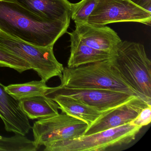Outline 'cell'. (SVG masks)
<instances>
[{
	"label": "cell",
	"mask_w": 151,
	"mask_h": 151,
	"mask_svg": "<svg viewBox=\"0 0 151 151\" xmlns=\"http://www.w3.org/2000/svg\"><path fill=\"white\" fill-rule=\"evenodd\" d=\"M70 23L43 19L11 0H0V31L33 45L53 47Z\"/></svg>",
	"instance_id": "6da1fadb"
},
{
	"label": "cell",
	"mask_w": 151,
	"mask_h": 151,
	"mask_svg": "<svg viewBox=\"0 0 151 151\" xmlns=\"http://www.w3.org/2000/svg\"><path fill=\"white\" fill-rule=\"evenodd\" d=\"M60 79L61 85L66 87L109 90L140 98L121 76L111 59L64 68Z\"/></svg>",
	"instance_id": "7a4b0ae2"
},
{
	"label": "cell",
	"mask_w": 151,
	"mask_h": 151,
	"mask_svg": "<svg viewBox=\"0 0 151 151\" xmlns=\"http://www.w3.org/2000/svg\"><path fill=\"white\" fill-rule=\"evenodd\" d=\"M111 62L141 99L151 105V62L139 43L121 41L111 54Z\"/></svg>",
	"instance_id": "3957f363"
},
{
	"label": "cell",
	"mask_w": 151,
	"mask_h": 151,
	"mask_svg": "<svg viewBox=\"0 0 151 151\" xmlns=\"http://www.w3.org/2000/svg\"><path fill=\"white\" fill-rule=\"evenodd\" d=\"M142 127L130 123L69 140L56 141L45 146L46 151H103L125 145L136 138Z\"/></svg>",
	"instance_id": "277c9868"
},
{
	"label": "cell",
	"mask_w": 151,
	"mask_h": 151,
	"mask_svg": "<svg viewBox=\"0 0 151 151\" xmlns=\"http://www.w3.org/2000/svg\"><path fill=\"white\" fill-rule=\"evenodd\" d=\"M0 46L8 50L30 65L41 80L47 82L52 78H60L64 68L55 56L53 47L33 45L13 37L0 31Z\"/></svg>",
	"instance_id": "5b68a950"
},
{
	"label": "cell",
	"mask_w": 151,
	"mask_h": 151,
	"mask_svg": "<svg viewBox=\"0 0 151 151\" xmlns=\"http://www.w3.org/2000/svg\"><path fill=\"white\" fill-rule=\"evenodd\" d=\"M86 122L65 113L39 119L32 127L34 142L39 147L51 142L69 140L83 136Z\"/></svg>",
	"instance_id": "8992f818"
},
{
	"label": "cell",
	"mask_w": 151,
	"mask_h": 151,
	"mask_svg": "<svg viewBox=\"0 0 151 151\" xmlns=\"http://www.w3.org/2000/svg\"><path fill=\"white\" fill-rule=\"evenodd\" d=\"M140 23L151 25V13L130 0H99L87 23L95 26H104L117 22Z\"/></svg>",
	"instance_id": "52a82bcc"
},
{
	"label": "cell",
	"mask_w": 151,
	"mask_h": 151,
	"mask_svg": "<svg viewBox=\"0 0 151 151\" xmlns=\"http://www.w3.org/2000/svg\"><path fill=\"white\" fill-rule=\"evenodd\" d=\"M65 95L77 99L101 112L113 108L133 97L124 93L99 89L75 88L63 86L49 87L46 97Z\"/></svg>",
	"instance_id": "ba28073f"
},
{
	"label": "cell",
	"mask_w": 151,
	"mask_h": 151,
	"mask_svg": "<svg viewBox=\"0 0 151 151\" xmlns=\"http://www.w3.org/2000/svg\"><path fill=\"white\" fill-rule=\"evenodd\" d=\"M148 106L141 98L133 97L124 103L102 112L99 117L89 125L84 135H89L108 129L129 123Z\"/></svg>",
	"instance_id": "9c48e42d"
},
{
	"label": "cell",
	"mask_w": 151,
	"mask_h": 151,
	"mask_svg": "<svg viewBox=\"0 0 151 151\" xmlns=\"http://www.w3.org/2000/svg\"><path fill=\"white\" fill-rule=\"evenodd\" d=\"M70 33L86 45L110 54L122 41L114 30L105 25L76 24V29Z\"/></svg>",
	"instance_id": "30bf717a"
},
{
	"label": "cell",
	"mask_w": 151,
	"mask_h": 151,
	"mask_svg": "<svg viewBox=\"0 0 151 151\" xmlns=\"http://www.w3.org/2000/svg\"><path fill=\"white\" fill-rule=\"evenodd\" d=\"M0 83V118L9 132L25 136L32 128L29 118L16 99Z\"/></svg>",
	"instance_id": "8fae6325"
},
{
	"label": "cell",
	"mask_w": 151,
	"mask_h": 151,
	"mask_svg": "<svg viewBox=\"0 0 151 151\" xmlns=\"http://www.w3.org/2000/svg\"><path fill=\"white\" fill-rule=\"evenodd\" d=\"M44 19L68 21L71 18V4L68 0H11Z\"/></svg>",
	"instance_id": "7c38bea8"
},
{
	"label": "cell",
	"mask_w": 151,
	"mask_h": 151,
	"mask_svg": "<svg viewBox=\"0 0 151 151\" xmlns=\"http://www.w3.org/2000/svg\"><path fill=\"white\" fill-rule=\"evenodd\" d=\"M68 34L70 36L71 44L70 56L68 62V68H76L111 59V54L88 46L71 33Z\"/></svg>",
	"instance_id": "4fadbf2b"
},
{
	"label": "cell",
	"mask_w": 151,
	"mask_h": 151,
	"mask_svg": "<svg viewBox=\"0 0 151 151\" xmlns=\"http://www.w3.org/2000/svg\"><path fill=\"white\" fill-rule=\"evenodd\" d=\"M48 98L57 103L62 112L84 121L88 126L97 120L102 113L95 108L69 96L58 95Z\"/></svg>",
	"instance_id": "5bb4252c"
},
{
	"label": "cell",
	"mask_w": 151,
	"mask_h": 151,
	"mask_svg": "<svg viewBox=\"0 0 151 151\" xmlns=\"http://www.w3.org/2000/svg\"><path fill=\"white\" fill-rule=\"evenodd\" d=\"M20 107L29 119H40L59 114V106L45 96H38L19 101Z\"/></svg>",
	"instance_id": "9a60e30c"
},
{
	"label": "cell",
	"mask_w": 151,
	"mask_h": 151,
	"mask_svg": "<svg viewBox=\"0 0 151 151\" xmlns=\"http://www.w3.org/2000/svg\"><path fill=\"white\" fill-rule=\"evenodd\" d=\"M49 88L46 83L41 80L9 85L5 86V89L16 99L19 101L35 96H45Z\"/></svg>",
	"instance_id": "2e32d148"
},
{
	"label": "cell",
	"mask_w": 151,
	"mask_h": 151,
	"mask_svg": "<svg viewBox=\"0 0 151 151\" xmlns=\"http://www.w3.org/2000/svg\"><path fill=\"white\" fill-rule=\"evenodd\" d=\"M99 0H82L71 4V18L75 24L87 23L88 18L94 10Z\"/></svg>",
	"instance_id": "e0dca14e"
},
{
	"label": "cell",
	"mask_w": 151,
	"mask_h": 151,
	"mask_svg": "<svg viewBox=\"0 0 151 151\" xmlns=\"http://www.w3.org/2000/svg\"><path fill=\"white\" fill-rule=\"evenodd\" d=\"M0 67L10 68L20 73L31 69L30 65L26 61L1 46H0Z\"/></svg>",
	"instance_id": "ac0fdd59"
},
{
	"label": "cell",
	"mask_w": 151,
	"mask_h": 151,
	"mask_svg": "<svg viewBox=\"0 0 151 151\" xmlns=\"http://www.w3.org/2000/svg\"><path fill=\"white\" fill-rule=\"evenodd\" d=\"M151 121V106L143 109L141 112L129 123L135 126L143 127L150 123Z\"/></svg>",
	"instance_id": "d6986e66"
},
{
	"label": "cell",
	"mask_w": 151,
	"mask_h": 151,
	"mask_svg": "<svg viewBox=\"0 0 151 151\" xmlns=\"http://www.w3.org/2000/svg\"><path fill=\"white\" fill-rule=\"evenodd\" d=\"M130 1L138 6L151 13V0H130Z\"/></svg>",
	"instance_id": "ffe728a7"
}]
</instances>
